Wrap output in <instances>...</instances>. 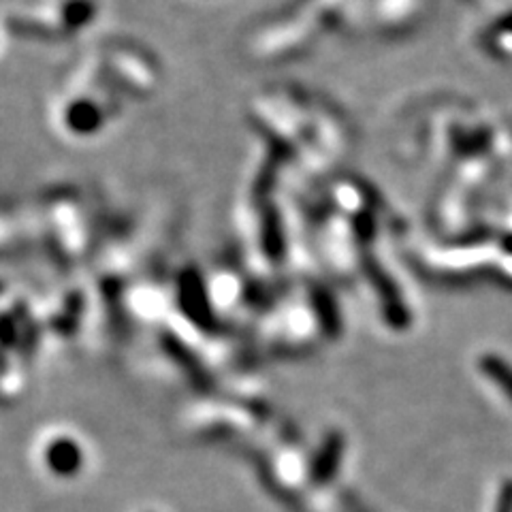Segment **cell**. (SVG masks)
<instances>
[{
  "label": "cell",
  "mask_w": 512,
  "mask_h": 512,
  "mask_svg": "<svg viewBox=\"0 0 512 512\" xmlns=\"http://www.w3.org/2000/svg\"><path fill=\"white\" fill-rule=\"evenodd\" d=\"M346 455V435L340 429H329L325 438L321 440L319 449L312 455L310 468H308V480L312 487L322 489L329 487L338 479L341 463H344Z\"/></svg>",
  "instance_id": "1"
},
{
  "label": "cell",
  "mask_w": 512,
  "mask_h": 512,
  "mask_svg": "<svg viewBox=\"0 0 512 512\" xmlns=\"http://www.w3.org/2000/svg\"><path fill=\"white\" fill-rule=\"evenodd\" d=\"M84 449L73 435H56L45 444L43 463L58 479H73L84 468Z\"/></svg>",
  "instance_id": "2"
}]
</instances>
